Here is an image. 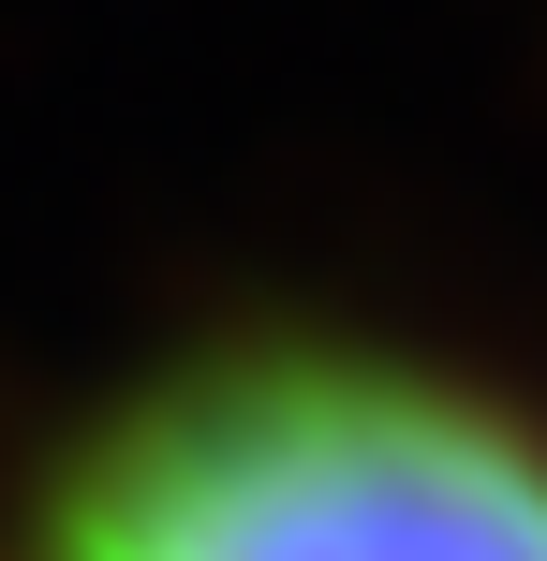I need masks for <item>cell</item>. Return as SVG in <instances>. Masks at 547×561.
<instances>
[{
	"instance_id": "1",
	"label": "cell",
	"mask_w": 547,
	"mask_h": 561,
	"mask_svg": "<svg viewBox=\"0 0 547 561\" xmlns=\"http://www.w3.org/2000/svg\"><path fill=\"white\" fill-rule=\"evenodd\" d=\"M30 561H547V428L371 340H237L75 444Z\"/></svg>"
}]
</instances>
